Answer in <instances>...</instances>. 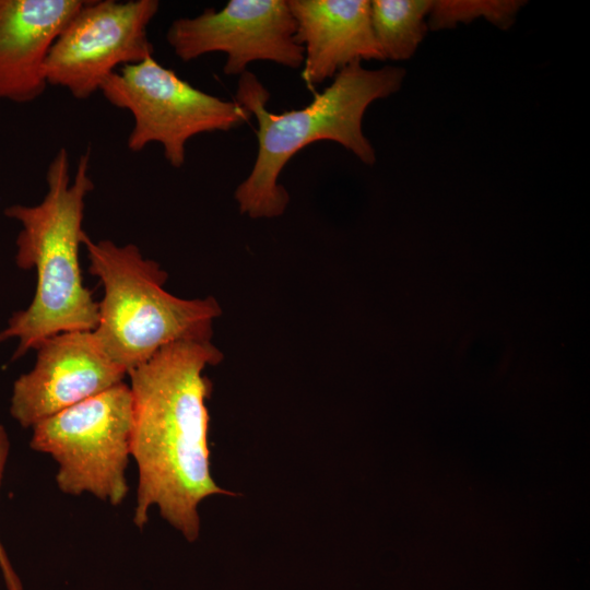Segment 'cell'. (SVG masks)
Instances as JSON below:
<instances>
[{"label": "cell", "mask_w": 590, "mask_h": 590, "mask_svg": "<svg viewBox=\"0 0 590 590\" xmlns=\"http://www.w3.org/2000/svg\"><path fill=\"white\" fill-rule=\"evenodd\" d=\"M88 271L104 286L94 333L127 371L162 349L185 340H211L222 309L212 296L184 299L164 288L167 273L133 244L83 237Z\"/></svg>", "instance_id": "4"}, {"label": "cell", "mask_w": 590, "mask_h": 590, "mask_svg": "<svg viewBox=\"0 0 590 590\" xmlns=\"http://www.w3.org/2000/svg\"><path fill=\"white\" fill-rule=\"evenodd\" d=\"M99 92L109 104L132 116L127 148L137 153L158 143L175 168L185 164L188 140L200 133L236 128L250 116L236 101L222 99L192 86L154 56L121 67Z\"/></svg>", "instance_id": "6"}, {"label": "cell", "mask_w": 590, "mask_h": 590, "mask_svg": "<svg viewBox=\"0 0 590 590\" xmlns=\"http://www.w3.org/2000/svg\"><path fill=\"white\" fill-rule=\"evenodd\" d=\"M524 3L518 0H437L433 1L428 14V27L452 28L459 23L483 17L495 26L507 30L514 24Z\"/></svg>", "instance_id": "13"}, {"label": "cell", "mask_w": 590, "mask_h": 590, "mask_svg": "<svg viewBox=\"0 0 590 590\" xmlns=\"http://www.w3.org/2000/svg\"><path fill=\"white\" fill-rule=\"evenodd\" d=\"M405 70L386 66L369 70L361 61L339 71L332 83L300 109L274 114L266 108L269 92L255 74H240L236 102L258 121V152L248 177L234 197L239 211L251 219L282 215L290 196L279 182L288 161L305 146L320 140L334 141L366 165H374L376 152L362 129L367 107L397 93Z\"/></svg>", "instance_id": "3"}, {"label": "cell", "mask_w": 590, "mask_h": 590, "mask_svg": "<svg viewBox=\"0 0 590 590\" xmlns=\"http://www.w3.org/2000/svg\"><path fill=\"white\" fill-rule=\"evenodd\" d=\"M132 426V393L122 381L35 424L30 447L58 463L61 492L118 506L129 491Z\"/></svg>", "instance_id": "5"}, {"label": "cell", "mask_w": 590, "mask_h": 590, "mask_svg": "<svg viewBox=\"0 0 590 590\" xmlns=\"http://www.w3.org/2000/svg\"><path fill=\"white\" fill-rule=\"evenodd\" d=\"M88 167L87 151L71 179L69 153L60 148L48 164L43 200L4 209V215L21 226L15 263L23 270L35 269L37 279L31 304L12 315L0 331V342L17 340L13 358L36 350L51 335L97 327L98 303L83 284L79 262L86 234L82 227L85 199L94 189Z\"/></svg>", "instance_id": "2"}, {"label": "cell", "mask_w": 590, "mask_h": 590, "mask_svg": "<svg viewBox=\"0 0 590 590\" xmlns=\"http://www.w3.org/2000/svg\"><path fill=\"white\" fill-rule=\"evenodd\" d=\"M85 0H0V101L26 104L48 86L49 50Z\"/></svg>", "instance_id": "10"}, {"label": "cell", "mask_w": 590, "mask_h": 590, "mask_svg": "<svg viewBox=\"0 0 590 590\" xmlns=\"http://www.w3.org/2000/svg\"><path fill=\"white\" fill-rule=\"evenodd\" d=\"M223 359L211 340L173 343L128 373L133 400L131 456L139 471L133 522L143 528L151 506L193 542L198 506L221 488L210 471L209 411L212 385L203 371Z\"/></svg>", "instance_id": "1"}, {"label": "cell", "mask_w": 590, "mask_h": 590, "mask_svg": "<svg viewBox=\"0 0 590 590\" xmlns=\"http://www.w3.org/2000/svg\"><path fill=\"white\" fill-rule=\"evenodd\" d=\"M166 40L182 61L205 54L225 52L224 73L240 75L247 66L267 60L297 69L303 47L296 40V23L285 0H231L221 10L205 9L194 17L174 20Z\"/></svg>", "instance_id": "8"}, {"label": "cell", "mask_w": 590, "mask_h": 590, "mask_svg": "<svg viewBox=\"0 0 590 590\" xmlns=\"http://www.w3.org/2000/svg\"><path fill=\"white\" fill-rule=\"evenodd\" d=\"M432 0H373L370 21L386 59L412 58L428 32Z\"/></svg>", "instance_id": "12"}, {"label": "cell", "mask_w": 590, "mask_h": 590, "mask_svg": "<svg viewBox=\"0 0 590 590\" xmlns=\"http://www.w3.org/2000/svg\"><path fill=\"white\" fill-rule=\"evenodd\" d=\"M158 9L157 0H85L49 50L48 85L85 101L121 67L153 57L148 27Z\"/></svg>", "instance_id": "7"}, {"label": "cell", "mask_w": 590, "mask_h": 590, "mask_svg": "<svg viewBox=\"0 0 590 590\" xmlns=\"http://www.w3.org/2000/svg\"><path fill=\"white\" fill-rule=\"evenodd\" d=\"M303 47L302 79L316 87L351 63L385 60L367 0H287Z\"/></svg>", "instance_id": "11"}, {"label": "cell", "mask_w": 590, "mask_h": 590, "mask_svg": "<svg viewBox=\"0 0 590 590\" xmlns=\"http://www.w3.org/2000/svg\"><path fill=\"white\" fill-rule=\"evenodd\" d=\"M10 452V440L3 425L0 424V486ZM0 569L8 590H24L22 582L15 573L4 546L0 540Z\"/></svg>", "instance_id": "14"}, {"label": "cell", "mask_w": 590, "mask_h": 590, "mask_svg": "<svg viewBox=\"0 0 590 590\" xmlns=\"http://www.w3.org/2000/svg\"><path fill=\"white\" fill-rule=\"evenodd\" d=\"M34 367L13 384L11 416L24 428L122 382L127 371L94 331L51 335L36 347Z\"/></svg>", "instance_id": "9"}]
</instances>
